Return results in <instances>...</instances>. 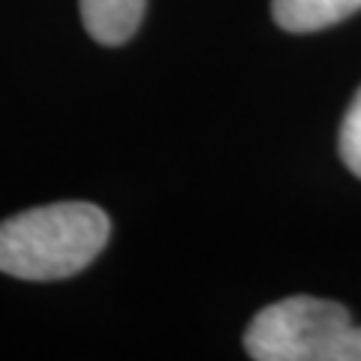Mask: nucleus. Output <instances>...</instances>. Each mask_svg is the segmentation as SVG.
<instances>
[{
    "label": "nucleus",
    "mask_w": 361,
    "mask_h": 361,
    "mask_svg": "<svg viewBox=\"0 0 361 361\" xmlns=\"http://www.w3.org/2000/svg\"><path fill=\"white\" fill-rule=\"evenodd\" d=\"M111 223L90 202H54L0 223V271L21 280H63L103 253Z\"/></svg>",
    "instance_id": "nucleus-1"
},
{
    "label": "nucleus",
    "mask_w": 361,
    "mask_h": 361,
    "mask_svg": "<svg viewBox=\"0 0 361 361\" xmlns=\"http://www.w3.org/2000/svg\"><path fill=\"white\" fill-rule=\"evenodd\" d=\"M244 349L256 361H361V325L337 301L292 295L253 316Z\"/></svg>",
    "instance_id": "nucleus-2"
},
{
    "label": "nucleus",
    "mask_w": 361,
    "mask_h": 361,
    "mask_svg": "<svg viewBox=\"0 0 361 361\" xmlns=\"http://www.w3.org/2000/svg\"><path fill=\"white\" fill-rule=\"evenodd\" d=\"M85 30L103 45H123L145 18L148 0H78Z\"/></svg>",
    "instance_id": "nucleus-3"
},
{
    "label": "nucleus",
    "mask_w": 361,
    "mask_h": 361,
    "mask_svg": "<svg viewBox=\"0 0 361 361\" xmlns=\"http://www.w3.org/2000/svg\"><path fill=\"white\" fill-rule=\"evenodd\" d=\"M361 9V0H271L274 21L289 33H313Z\"/></svg>",
    "instance_id": "nucleus-4"
},
{
    "label": "nucleus",
    "mask_w": 361,
    "mask_h": 361,
    "mask_svg": "<svg viewBox=\"0 0 361 361\" xmlns=\"http://www.w3.org/2000/svg\"><path fill=\"white\" fill-rule=\"evenodd\" d=\"M337 145H341V157H343L346 169L361 178V87H358V94L353 97V103H349L346 115H343Z\"/></svg>",
    "instance_id": "nucleus-5"
}]
</instances>
